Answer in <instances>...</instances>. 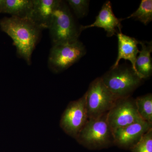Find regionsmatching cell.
Listing matches in <instances>:
<instances>
[{"label": "cell", "mask_w": 152, "mask_h": 152, "mask_svg": "<svg viewBox=\"0 0 152 152\" xmlns=\"http://www.w3.org/2000/svg\"><path fill=\"white\" fill-rule=\"evenodd\" d=\"M0 28L12 38L18 56L31 65L33 52L40 39L42 30L29 18L14 16L0 20Z\"/></svg>", "instance_id": "cell-1"}, {"label": "cell", "mask_w": 152, "mask_h": 152, "mask_svg": "<svg viewBox=\"0 0 152 152\" xmlns=\"http://www.w3.org/2000/svg\"><path fill=\"white\" fill-rule=\"evenodd\" d=\"M48 29L53 45L76 42L82 32L69 6L62 1L54 12Z\"/></svg>", "instance_id": "cell-2"}, {"label": "cell", "mask_w": 152, "mask_h": 152, "mask_svg": "<svg viewBox=\"0 0 152 152\" xmlns=\"http://www.w3.org/2000/svg\"><path fill=\"white\" fill-rule=\"evenodd\" d=\"M107 113L89 119L76 137V140L92 150L100 149L114 144L113 131L107 120Z\"/></svg>", "instance_id": "cell-3"}, {"label": "cell", "mask_w": 152, "mask_h": 152, "mask_svg": "<svg viewBox=\"0 0 152 152\" xmlns=\"http://www.w3.org/2000/svg\"><path fill=\"white\" fill-rule=\"evenodd\" d=\"M104 84L117 99L131 96L140 85L142 79L132 66L118 65L111 68L101 77Z\"/></svg>", "instance_id": "cell-4"}, {"label": "cell", "mask_w": 152, "mask_h": 152, "mask_svg": "<svg viewBox=\"0 0 152 152\" xmlns=\"http://www.w3.org/2000/svg\"><path fill=\"white\" fill-rule=\"evenodd\" d=\"M83 44L77 40L72 43L53 45L49 54L48 64L55 73L65 70L86 55Z\"/></svg>", "instance_id": "cell-5"}, {"label": "cell", "mask_w": 152, "mask_h": 152, "mask_svg": "<svg viewBox=\"0 0 152 152\" xmlns=\"http://www.w3.org/2000/svg\"><path fill=\"white\" fill-rule=\"evenodd\" d=\"M86 94L89 119L107 113L118 99L106 86L101 77L91 83Z\"/></svg>", "instance_id": "cell-6"}, {"label": "cell", "mask_w": 152, "mask_h": 152, "mask_svg": "<svg viewBox=\"0 0 152 152\" xmlns=\"http://www.w3.org/2000/svg\"><path fill=\"white\" fill-rule=\"evenodd\" d=\"M86 107V94L71 102L62 115L60 126L64 132L76 139L88 120Z\"/></svg>", "instance_id": "cell-7"}, {"label": "cell", "mask_w": 152, "mask_h": 152, "mask_svg": "<svg viewBox=\"0 0 152 152\" xmlns=\"http://www.w3.org/2000/svg\"><path fill=\"white\" fill-rule=\"evenodd\" d=\"M107 120L112 131L143 121L138 113L135 99L131 96L118 99L107 113Z\"/></svg>", "instance_id": "cell-8"}, {"label": "cell", "mask_w": 152, "mask_h": 152, "mask_svg": "<svg viewBox=\"0 0 152 152\" xmlns=\"http://www.w3.org/2000/svg\"><path fill=\"white\" fill-rule=\"evenodd\" d=\"M152 128V124L142 121L113 131L114 144L126 149H130L142 137Z\"/></svg>", "instance_id": "cell-9"}, {"label": "cell", "mask_w": 152, "mask_h": 152, "mask_svg": "<svg viewBox=\"0 0 152 152\" xmlns=\"http://www.w3.org/2000/svg\"><path fill=\"white\" fill-rule=\"evenodd\" d=\"M123 20L116 17L112 10L111 3L108 1L104 3L94 22L88 26H80V30L82 32L89 28H102L107 32V37H111L116 33L121 32V22Z\"/></svg>", "instance_id": "cell-10"}, {"label": "cell", "mask_w": 152, "mask_h": 152, "mask_svg": "<svg viewBox=\"0 0 152 152\" xmlns=\"http://www.w3.org/2000/svg\"><path fill=\"white\" fill-rule=\"evenodd\" d=\"M61 0H33L32 10L29 18L40 28L48 29L54 12Z\"/></svg>", "instance_id": "cell-11"}, {"label": "cell", "mask_w": 152, "mask_h": 152, "mask_svg": "<svg viewBox=\"0 0 152 152\" xmlns=\"http://www.w3.org/2000/svg\"><path fill=\"white\" fill-rule=\"evenodd\" d=\"M117 34L118 44V57L115 64L111 68L117 67L120 61L123 59L131 62L132 67L137 73L135 64L140 52L138 48L139 41L135 38L124 34L122 32Z\"/></svg>", "instance_id": "cell-12"}, {"label": "cell", "mask_w": 152, "mask_h": 152, "mask_svg": "<svg viewBox=\"0 0 152 152\" xmlns=\"http://www.w3.org/2000/svg\"><path fill=\"white\" fill-rule=\"evenodd\" d=\"M139 44L141 45L142 50L137 57L136 70L139 77L143 80L149 77L152 73V42L139 41Z\"/></svg>", "instance_id": "cell-13"}, {"label": "cell", "mask_w": 152, "mask_h": 152, "mask_svg": "<svg viewBox=\"0 0 152 152\" xmlns=\"http://www.w3.org/2000/svg\"><path fill=\"white\" fill-rule=\"evenodd\" d=\"M33 6V0H4L2 13L12 16L29 18Z\"/></svg>", "instance_id": "cell-14"}, {"label": "cell", "mask_w": 152, "mask_h": 152, "mask_svg": "<svg viewBox=\"0 0 152 152\" xmlns=\"http://www.w3.org/2000/svg\"><path fill=\"white\" fill-rule=\"evenodd\" d=\"M137 110L142 120L152 124V95L138 97L135 99Z\"/></svg>", "instance_id": "cell-15"}, {"label": "cell", "mask_w": 152, "mask_h": 152, "mask_svg": "<svg viewBox=\"0 0 152 152\" xmlns=\"http://www.w3.org/2000/svg\"><path fill=\"white\" fill-rule=\"evenodd\" d=\"M132 18L147 26L152 20V0H142L138 8L126 19Z\"/></svg>", "instance_id": "cell-16"}, {"label": "cell", "mask_w": 152, "mask_h": 152, "mask_svg": "<svg viewBox=\"0 0 152 152\" xmlns=\"http://www.w3.org/2000/svg\"><path fill=\"white\" fill-rule=\"evenodd\" d=\"M130 150L132 152H152V128Z\"/></svg>", "instance_id": "cell-17"}, {"label": "cell", "mask_w": 152, "mask_h": 152, "mask_svg": "<svg viewBox=\"0 0 152 152\" xmlns=\"http://www.w3.org/2000/svg\"><path fill=\"white\" fill-rule=\"evenodd\" d=\"M66 1L77 18H81L87 15L88 11L89 1L87 0H68Z\"/></svg>", "instance_id": "cell-18"}, {"label": "cell", "mask_w": 152, "mask_h": 152, "mask_svg": "<svg viewBox=\"0 0 152 152\" xmlns=\"http://www.w3.org/2000/svg\"><path fill=\"white\" fill-rule=\"evenodd\" d=\"M4 0H0V14L2 13Z\"/></svg>", "instance_id": "cell-19"}]
</instances>
